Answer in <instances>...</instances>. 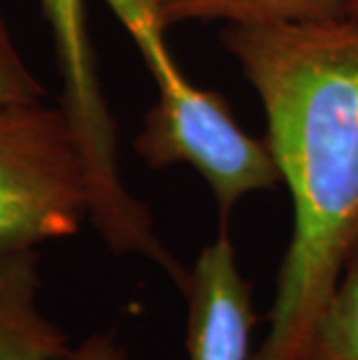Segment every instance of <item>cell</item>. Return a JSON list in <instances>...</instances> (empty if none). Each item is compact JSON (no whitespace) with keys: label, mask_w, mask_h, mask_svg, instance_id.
I'll list each match as a JSON object with an SVG mask.
<instances>
[{"label":"cell","mask_w":358,"mask_h":360,"mask_svg":"<svg viewBox=\"0 0 358 360\" xmlns=\"http://www.w3.org/2000/svg\"><path fill=\"white\" fill-rule=\"evenodd\" d=\"M188 360H251V330L258 316L251 304V283L240 274L228 226L203 247L186 286Z\"/></svg>","instance_id":"cell-5"},{"label":"cell","mask_w":358,"mask_h":360,"mask_svg":"<svg viewBox=\"0 0 358 360\" xmlns=\"http://www.w3.org/2000/svg\"><path fill=\"white\" fill-rule=\"evenodd\" d=\"M37 249L0 258V360H60L70 337L40 304Z\"/></svg>","instance_id":"cell-6"},{"label":"cell","mask_w":358,"mask_h":360,"mask_svg":"<svg viewBox=\"0 0 358 360\" xmlns=\"http://www.w3.org/2000/svg\"><path fill=\"white\" fill-rule=\"evenodd\" d=\"M138 44L156 82L158 101L144 117L135 151L154 170L186 163L203 174L217 198L221 224L242 195L270 191L281 181L268 144L238 126L219 94L184 77L165 44V26L151 0H105Z\"/></svg>","instance_id":"cell-2"},{"label":"cell","mask_w":358,"mask_h":360,"mask_svg":"<svg viewBox=\"0 0 358 360\" xmlns=\"http://www.w3.org/2000/svg\"><path fill=\"white\" fill-rule=\"evenodd\" d=\"M91 184L63 107L0 105V258L79 233Z\"/></svg>","instance_id":"cell-4"},{"label":"cell","mask_w":358,"mask_h":360,"mask_svg":"<svg viewBox=\"0 0 358 360\" xmlns=\"http://www.w3.org/2000/svg\"><path fill=\"white\" fill-rule=\"evenodd\" d=\"M47 19L63 96L60 107L72 121L87 160L91 184L89 221L114 254H140L156 263L177 288L188 270L174 258L154 231L147 205L133 198L119 174L117 126L98 79L96 51L87 28L84 0H37Z\"/></svg>","instance_id":"cell-3"},{"label":"cell","mask_w":358,"mask_h":360,"mask_svg":"<svg viewBox=\"0 0 358 360\" xmlns=\"http://www.w3.org/2000/svg\"><path fill=\"white\" fill-rule=\"evenodd\" d=\"M293 360H358V244L328 304Z\"/></svg>","instance_id":"cell-8"},{"label":"cell","mask_w":358,"mask_h":360,"mask_svg":"<svg viewBox=\"0 0 358 360\" xmlns=\"http://www.w3.org/2000/svg\"><path fill=\"white\" fill-rule=\"evenodd\" d=\"M221 42L261 98L293 200L270 330L251 360H293L358 244V19L228 24Z\"/></svg>","instance_id":"cell-1"},{"label":"cell","mask_w":358,"mask_h":360,"mask_svg":"<svg viewBox=\"0 0 358 360\" xmlns=\"http://www.w3.org/2000/svg\"><path fill=\"white\" fill-rule=\"evenodd\" d=\"M349 0H151L158 21L170 28L184 21L277 24V21L347 19Z\"/></svg>","instance_id":"cell-7"},{"label":"cell","mask_w":358,"mask_h":360,"mask_svg":"<svg viewBox=\"0 0 358 360\" xmlns=\"http://www.w3.org/2000/svg\"><path fill=\"white\" fill-rule=\"evenodd\" d=\"M347 19H358V0H349L347 3Z\"/></svg>","instance_id":"cell-11"},{"label":"cell","mask_w":358,"mask_h":360,"mask_svg":"<svg viewBox=\"0 0 358 360\" xmlns=\"http://www.w3.org/2000/svg\"><path fill=\"white\" fill-rule=\"evenodd\" d=\"M44 84L33 75L14 42L5 17L0 14V105L44 101Z\"/></svg>","instance_id":"cell-9"},{"label":"cell","mask_w":358,"mask_h":360,"mask_svg":"<svg viewBox=\"0 0 358 360\" xmlns=\"http://www.w3.org/2000/svg\"><path fill=\"white\" fill-rule=\"evenodd\" d=\"M60 360H131V356L114 335L94 333L87 340H82L77 347H70V351Z\"/></svg>","instance_id":"cell-10"}]
</instances>
